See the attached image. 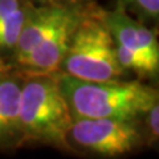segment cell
Instances as JSON below:
<instances>
[{
  "instance_id": "obj_2",
  "label": "cell",
  "mask_w": 159,
  "mask_h": 159,
  "mask_svg": "<svg viewBox=\"0 0 159 159\" xmlns=\"http://www.w3.org/2000/svg\"><path fill=\"white\" fill-rule=\"evenodd\" d=\"M21 82L19 125L23 142L33 141L58 148L70 147L68 133L73 116L54 74H29Z\"/></svg>"
},
{
  "instance_id": "obj_5",
  "label": "cell",
  "mask_w": 159,
  "mask_h": 159,
  "mask_svg": "<svg viewBox=\"0 0 159 159\" xmlns=\"http://www.w3.org/2000/svg\"><path fill=\"white\" fill-rule=\"evenodd\" d=\"M84 15L85 13L80 9L62 21L48 36L44 37L17 65L29 74H54L58 72L68 51L72 34Z\"/></svg>"
},
{
  "instance_id": "obj_7",
  "label": "cell",
  "mask_w": 159,
  "mask_h": 159,
  "mask_svg": "<svg viewBox=\"0 0 159 159\" xmlns=\"http://www.w3.org/2000/svg\"><path fill=\"white\" fill-rule=\"evenodd\" d=\"M21 81L16 77L0 76V147L23 143L19 125Z\"/></svg>"
},
{
  "instance_id": "obj_6",
  "label": "cell",
  "mask_w": 159,
  "mask_h": 159,
  "mask_svg": "<svg viewBox=\"0 0 159 159\" xmlns=\"http://www.w3.org/2000/svg\"><path fill=\"white\" fill-rule=\"evenodd\" d=\"M102 19L117 47L145 56L154 62H159L157 36L146 25L129 16L123 6H118L114 11L102 15Z\"/></svg>"
},
{
  "instance_id": "obj_8",
  "label": "cell",
  "mask_w": 159,
  "mask_h": 159,
  "mask_svg": "<svg viewBox=\"0 0 159 159\" xmlns=\"http://www.w3.org/2000/svg\"><path fill=\"white\" fill-rule=\"evenodd\" d=\"M28 11L29 6L24 3L17 11H15L11 16L7 17L0 24V51L13 52L20 37V33L23 31Z\"/></svg>"
},
{
  "instance_id": "obj_1",
  "label": "cell",
  "mask_w": 159,
  "mask_h": 159,
  "mask_svg": "<svg viewBox=\"0 0 159 159\" xmlns=\"http://www.w3.org/2000/svg\"><path fill=\"white\" fill-rule=\"evenodd\" d=\"M73 118H118L137 121L159 102L158 90L139 81H84L57 76Z\"/></svg>"
},
{
  "instance_id": "obj_9",
  "label": "cell",
  "mask_w": 159,
  "mask_h": 159,
  "mask_svg": "<svg viewBox=\"0 0 159 159\" xmlns=\"http://www.w3.org/2000/svg\"><path fill=\"white\" fill-rule=\"evenodd\" d=\"M145 117H146L145 122H146L148 138H150L151 142H154L159 137V102L148 109Z\"/></svg>"
},
{
  "instance_id": "obj_3",
  "label": "cell",
  "mask_w": 159,
  "mask_h": 159,
  "mask_svg": "<svg viewBox=\"0 0 159 159\" xmlns=\"http://www.w3.org/2000/svg\"><path fill=\"white\" fill-rule=\"evenodd\" d=\"M62 73L84 81L119 80L125 69L117 58L116 43L102 16L80 20L64 56Z\"/></svg>"
},
{
  "instance_id": "obj_10",
  "label": "cell",
  "mask_w": 159,
  "mask_h": 159,
  "mask_svg": "<svg viewBox=\"0 0 159 159\" xmlns=\"http://www.w3.org/2000/svg\"><path fill=\"white\" fill-rule=\"evenodd\" d=\"M23 0H0V24L23 6Z\"/></svg>"
},
{
  "instance_id": "obj_4",
  "label": "cell",
  "mask_w": 159,
  "mask_h": 159,
  "mask_svg": "<svg viewBox=\"0 0 159 159\" xmlns=\"http://www.w3.org/2000/svg\"><path fill=\"white\" fill-rule=\"evenodd\" d=\"M68 139L102 158L127 155L143 143L137 121L118 118H73Z\"/></svg>"
},
{
  "instance_id": "obj_11",
  "label": "cell",
  "mask_w": 159,
  "mask_h": 159,
  "mask_svg": "<svg viewBox=\"0 0 159 159\" xmlns=\"http://www.w3.org/2000/svg\"><path fill=\"white\" fill-rule=\"evenodd\" d=\"M41 6H78L80 0H40Z\"/></svg>"
}]
</instances>
